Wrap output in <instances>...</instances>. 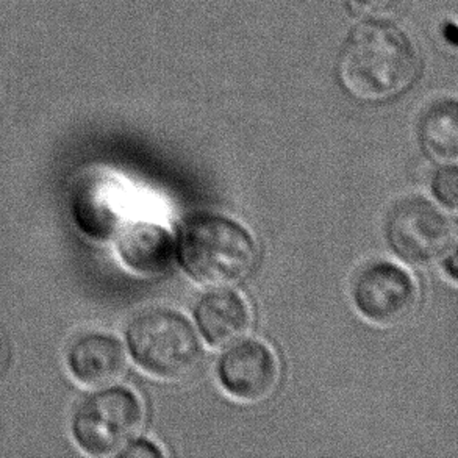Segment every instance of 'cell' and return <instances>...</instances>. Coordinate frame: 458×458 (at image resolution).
Instances as JSON below:
<instances>
[{"label": "cell", "instance_id": "cell-11", "mask_svg": "<svg viewBox=\"0 0 458 458\" xmlns=\"http://www.w3.org/2000/svg\"><path fill=\"white\" fill-rule=\"evenodd\" d=\"M194 319L204 340L225 347L242 340L250 328V310L238 293L215 290L199 299Z\"/></svg>", "mask_w": 458, "mask_h": 458}, {"label": "cell", "instance_id": "cell-3", "mask_svg": "<svg viewBox=\"0 0 458 458\" xmlns=\"http://www.w3.org/2000/svg\"><path fill=\"white\" fill-rule=\"evenodd\" d=\"M127 344L133 361L161 380L186 377L202 359V344L191 322L174 310L138 315L127 327Z\"/></svg>", "mask_w": 458, "mask_h": 458}, {"label": "cell", "instance_id": "cell-1", "mask_svg": "<svg viewBox=\"0 0 458 458\" xmlns=\"http://www.w3.org/2000/svg\"><path fill=\"white\" fill-rule=\"evenodd\" d=\"M420 56L403 31L385 22L361 25L338 60V79L347 93L365 102H384L413 87Z\"/></svg>", "mask_w": 458, "mask_h": 458}, {"label": "cell", "instance_id": "cell-9", "mask_svg": "<svg viewBox=\"0 0 458 458\" xmlns=\"http://www.w3.org/2000/svg\"><path fill=\"white\" fill-rule=\"evenodd\" d=\"M68 368L79 384L100 390L124 376L127 355L123 343L112 335L87 334L69 349Z\"/></svg>", "mask_w": 458, "mask_h": 458}, {"label": "cell", "instance_id": "cell-13", "mask_svg": "<svg viewBox=\"0 0 458 458\" xmlns=\"http://www.w3.org/2000/svg\"><path fill=\"white\" fill-rule=\"evenodd\" d=\"M347 10L368 22H388L397 18L407 0H346Z\"/></svg>", "mask_w": 458, "mask_h": 458}, {"label": "cell", "instance_id": "cell-2", "mask_svg": "<svg viewBox=\"0 0 458 458\" xmlns=\"http://www.w3.org/2000/svg\"><path fill=\"white\" fill-rule=\"evenodd\" d=\"M175 254L191 279L225 286L252 273L259 249L242 224L216 213H198L182 224Z\"/></svg>", "mask_w": 458, "mask_h": 458}, {"label": "cell", "instance_id": "cell-15", "mask_svg": "<svg viewBox=\"0 0 458 458\" xmlns=\"http://www.w3.org/2000/svg\"><path fill=\"white\" fill-rule=\"evenodd\" d=\"M118 455L125 458H157L163 457L165 453L152 441L138 438V440L129 441Z\"/></svg>", "mask_w": 458, "mask_h": 458}, {"label": "cell", "instance_id": "cell-7", "mask_svg": "<svg viewBox=\"0 0 458 458\" xmlns=\"http://www.w3.org/2000/svg\"><path fill=\"white\" fill-rule=\"evenodd\" d=\"M279 374L276 355L261 341L232 344L217 361L221 386L240 403H260L271 396L279 384Z\"/></svg>", "mask_w": 458, "mask_h": 458}, {"label": "cell", "instance_id": "cell-6", "mask_svg": "<svg viewBox=\"0 0 458 458\" xmlns=\"http://www.w3.org/2000/svg\"><path fill=\"white\" fill-rule=\"evenodd\" d=\"M420 292L409 271L391 261H376L357 276L352 286L355 309L378 327H394L415 311Z\"/></svg>", "mask_w": 458, "mask_h": 458}, {"label": "cell", "instance_id": "cell-16", "mask_svg": "<svg viewBox=\"0 0 458 458\" xmlns=\"http://www.w3.org/2000/svg\"><path fill=\"white\" fill-rule=\"evenodd\" d=\"M443 267H445V273H447L451 280L455 282L457 280V255H455V252L446 255V260L443 263Z\"/></svg>", "mask_w": 458, "mask_h": 458}, {"label": "cell", "instance_id": "cell-8", "mask_svg": "<svg viewBox=\"0 0 458 458\" xmlns=\"http://www.w3.org/2000/svg\"><path fill=\"white\" fill-rule=\"evenodd\" d=\"M131 204V192L121 180L113 175L94 177L75 196V223L85 235L106 242L124 227Z\"/></svg>", "mask_w": 458, "mask_h": 458}, {"label": "cell", "instance_id": "cell-12", "mask_svg": "<svg viewBox=\"0 0 458 458\" xmlns=\"http://www.w3.org/2000/svg\"><path fill=\"white\" fill-rule=\"evenodd\" d=\"M422 149L440 163H455L458 157V119L455 100L432 106L420 127Z\"/></svg>", "mask_w": 458, "mask_h": 458}, {"label": "cell", "instance_id": "cell-5", "mask_svg": "<svg viewBox=\"0 0 458 458\" xmlns=\"http://www.w3.org/2000/svg\"><path fill=\"white\" fill-rule=\"evenodd\" d=\"M386 240L401 260L428 267L449 254L455 227L451 217L428 199H403L388 215Z\"/></svg>", "mask_w": 458, "mask_h": 458}, {"label": "cell", "instance_id": "cell-17", "mask_svg": "<svg viewBox=\"0 0 458 458\" xmlns=\"http://www.w3.org/2000/svg\"><path fill=\"white\" fill-rule=\"evenodd\" d=\"M6 361H8V352H6L5 343L0 338V376L5 371Z\"/></svg>", "mask_w": 458, "mask_h": 458}, {"label": "cell", "instance_id": "cell-10", "mask_svg": "<svg viewBox=\"0 0 458 458\" xmlns=\"http://www.w3.org/2000/svg\"><path fill=\"white\" fill-rule=\"evenodd\" d=\"M116 236L119 260L131 273L158 277L173 267L175 244L171 233L160 224H131L123 227Z\"/></svg>", "mask_w": 458, "mask_h": 458}, {"label": "cell", "instance_id": "cell-14", "mask_svg": "<svg viewBox=\"0 0 458 458\" xmlns=\"http://www.w3.org/2000/svg\"><path fill=\"white\" fill-rule=\"evenodd\" d=\"M458 171L455 163H446L435 173L432 192L435 199L447 210H457Z\"/></svg>", "mask_w": 458, "mask_h": 458}, {"label": "cell", "instance_id": "cell-4", "mask_svg": "<svg viewBox=\"0 0 458 458\" xmlns=\"http://www.w3.org/2000/svg\"><path fill=\"white\" fill-rule=\"evenodd\" d=\"M143 403L124 386L100 388L79 405L72 418L77 446L91 457L118 455L143 426Z\"/></svg>", "mask_w": 458, "mask_h": 458}]
</instances>
